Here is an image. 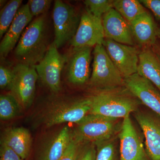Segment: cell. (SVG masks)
<instances>
[{
    "label": "cell",
    "mask_w": 160,
    "mask_h": 160,
    "mask_svg": "<svg viewBox=\"0 0 160 160\" xmlns=\"http://www.w3.org/2000/svg\"><path fill=\"white\" fill-rule=\"evenodd\" d=\"M48 45L46 14L36 18L23 31L14 49L19 63L34 66L46 54Z\"/></svg>",
    "instance_id": "1"
},
{
    "label": "cell",
    "mask_w": 160,
    "mask_h": 160,
    "mask_svg": "<svg viewBox=\"0 0 160 160\" xmlns=\"http://www.w3.org/2000/svg\"><path fill=\"white\" fill-rule=\"evenodd\" d=\"M90 97L91 110L89 114L100 115L113 118H124L137 111L140 101L122 87L101 90Z\"/></svg>",
    "instance_id": "2"
},
{
    "label": "cell",
    "mask_w": 160,
    "mask_h": 160,
    "mask_svg": "<svg viewBox=\"0 0 160 160\" xmlns=\"http://www.w3.org/2000/svg\"><path fill=\"white\" fill-rule=\"evenodd\" d=\"M90 85L100 90L124 86V78L115 66L102 44L94 46Z\"/></svg>",
    "instance_id": "3"
},
{
    "label": "cell",
    "mask_w": 160,
    "mask_h": 160,
    "mask_svg": "<svg viewBox=\"0 0 160 160\" xmlns=\"http://www.w3.org/2000/svg\"><path fill=\"white\" fill-rule=\"evenodd\" d=\"M119 119L88 114L79 122L72 134L83 142H93L113 138L118 129Z\"/></svg>",
    "instance_id": "4"
},
{
    "label": "cell",
    "mask_w": 160,
    "mask_h": 160,
    "mask_svg": "<svg viewBox=\"0 0 160 160\" xmlns=\"http://www.w3.org/2000/svg\"><path fill=\"white\" fill-rule=\"evenodd\" d=\"M81 18L73 6L60 0L55 1L52 12L55 35L53 42L58 49L72 39L77 31Z\"/></svg>",
    "instance_id": "5"
},
{
    "label": "cell",
    "mask_w": 160,
    "mask_h": 160,
    "mask_svg": "<svg viewBox=\"0 0 160 160\" xmlns=\"http://www.w3.org/2000/svg\"><path fill=\"white\" fill-rule=\"evenodd\" d=\"M91 107L90 97L58 103L46 109L42 121L48 127L65 122L77 123L89 114Z\"/></svg>",
    "instance_id": "6"
},
{
    "label": "cell",
    "mask_w": 160,
    "mask_h": 160,
    "mask_svg": "<svg viewBox=\"0 0 160 160\" xmlns=\"http://www.w3.org/2000/svg\"><path fill=\"white\" fill-rule=\"evenodd\" d=\"M13 81L9 90L23 109L31 106L34 100L38 75L34 66L18 63L12 69Z\"/></svg>",
    "instance_id": "7"
},
{
    "label": "cell",
    "mask_w": 160,
    "mask_h": 160,
    "mask_svg": "<svg viewBox=\"0 0 160 160\" xmlns=\"http://www.w3.org/2000/svg\"><path fill=\"white\" fill-rule=\"evenodd\" d=\"M67 59L52 42L43 59L34 66L43 84L54 92L61 89V74Z\"/></svg>",
    "instance_id": "8"
},
{
    "label": "cell",
    "mask_w": 160,
    "mask_h": 160,
    "mask_svg": "<svg viewBox=\"0 0 160 160\" xmlns=\"http://www.w3.org/2000/svg\"><path fill=\"white\" fill-rule=\"evenodd\" d=\"M102 45L124 78L137 73L140 52L136 47L107 38Z\"/></svg>",
    "instance_id": "9"
},
{
    "label": "cell",
    "mask_w": 160,
    "mask_h": 160,
    "mask_svg": "<svg viewBox=\"0 0 160 160\" xmlns=\"http://www.w3.org/2000/svg\"><path fill=\"white\" fill-rule=\"evenodd\" d=\"M120 160H149L142 141L130 117L123 118L118 134Z\"/></svg>",
    "instance_id": "10"
},
{
    "label": "cell",
    "mask_w": 160,
    "mask_h": 160,
    "mask_svg": "<svg viewBox=\"0 0 160 160\" xmlns=\"http://www.w3.org/2000/svg\"><path fill=\"white\" fill-rule=\"evenodd\" d=\"M105 38L102 18L86 11L81 16L77 31L70 42L73 48H92L102 44Z\"/></svg>",
    "instance_id": "11"
},
{
    "label": "cell",
    "mask_w": 160,
    "mask_h": 160,
    "mask_svg": "<svg viewBox=\"0 0 160 160\" xmlns=\"http://www.w3.org/2000/svg\"><path fill=\"white\" fill-rule=\"evenodd\" d=\"M124 86L160 118V92L151 82L137 73L124 78Z\"/></svg>",
    "instance_id": "12"
},
{
    "label": "cell",
    "mask_w": 160,
    "mask_h": 160,
    "mask_svg": "<svg viewBox=\"0 0 160 160\" xmlns=\"http://www.w3.org/2000/svg\"><path fill=\"white\" fill-rule=\"evenodd\" d=\"M135 112V118L145 136L148 156L151 160H160V118L147 112Z\"/></svg>",
    "instance_id": "13"
},
{
    "label": "cell",
    "mask_w": 160,
    "mask_h": 160,
    "mask_svg": "<svg viewBox=\"0 0 160 160\" xmlns=\"http://www.w3.org/2000/svg\"><path fill=\"white\" fill-rule=\"evenodd\" d=\"M102 19L105 38L133 46L134 37L130 24L115 9L112 8Z\"/></svg>",
    "instance_id": "14"
},
{
    "label": "cell",
    "mask_w": 160,
    "mask_h": 160,
    "mask_svg": "<svg viewBox=\"0 0 160 160\" xmlns=\"http://www.w3.org/2000/svg\"><path fill=\"white\" fill-rule=\"evenodd\" d=\"M92 47L73 48L67 66V78L70 83L82 85L90 76Z\"/></svg>",
    "instance_id": "15"
},
{
    "label": "cell",
    "mask_w": 160,
    "mask_h": 160,
    "mask_svg": "<svg viewBox=\"0 0 160 160\" xmlns=\"http://www.w3.org/2000/svg\"><path fill=\"white\" fill-rule=\"evenodd\" d=\"M32 17L27 3L20 7L0 43V55L2 57H6L14 49Z\"/></svg>",
    "instance_id": "16"
},
{
    "label": "cell",
    "mask_w": 160,
    "mask_h": 160,
    "mask_svg": "<svg viewBox=\"0 0 160 160\" xmlns=\"http://www.w3.org/2000/svg\"><path fill=\"white\" fill-rule=\"evenodd\" d=\"M129 24L134 38L140 45L152 47L156 44L158 28L148 11L140 14Z\"/></svg>",
    "instance_id": "17"
},
{
    "label": "cell",
    "mask_w": 160,
    "mask_h": 160,
    "mask_svg": "<svg viewBox=\"0 0 160 160\" xmlns=\"http://www.w3.org/2000/svg\"><path fill=\"white\" fill-rule=\"evenodd\" d=\"M137 73L149 80L160 92V56L152 47H145L140 52Z\"/></svg>",
    "instance_id": "18"
},
{
    "label": "cell",
    "mask_w": 160,
    "mask_h": 160,
    "mask_svg": "<svg viewBox=\"0 0 160 160\" xmlns=\"http://www.w3.org/2000/svg\"><path fill=\"white\" fill-rule=\"evenodd\" d=\"M1 144L11 148L20 157L25 160L30 154L32 144L31 134L28 129L22 127L8 129L3 133Z\"/></svg>",
    "instance_id": "19"
},
{
    "label": "cell",
    "mask_w": 160,
    "mask_h": 160,
    "mask_svg": "<svg viewBox=\"0 0 160 160\" xmlns=\"http://www.w3.org/2000/svg\"><path fill=\"white\" fill-rule=\"evenodd\" d=\"M72 131L66 126L49 140L41 152L38 160H59L71 140Z\"/></svg>",
    "instance_id": "20"
},
{
    "label": "cell",
    "mask_w": 160,
    "mask_h": 160,
    "mask_svg": "<svg viewBox=\"0 0 160 160\" xmlns=\"http://www.w3.org/2000/svg\"><path fill=\"white\" fill-rule=\"evenodd\" d=\"M113 8L129 23L140 14L147 11L138 0L113 1Z\"/></svg>",
    "instance_id": "21"
},
{
    "label": "cell",
    "mask_w": 160,
    "mask_h": 160,
    "mask_svg": "<svg viewBox=\"0 0 160 160\" xmlns=\"http://www.w3.org/2000/svg\"><path fill=\"white\" fill-rule=\"evenodd\" d=\"M22 2V0H11L1 9L0 12V38L8 31L18 10Z\"/></svg>",
    "instance_id": "22"
},
{
    "label": "cell",
    "mask_w": 160,
    "mask_h": 160,
    "mask_svg": "<svg viewBox=\"0 0 160 160\" xmlns=\"http://www.w3.org/2000/svg\"><path fill=\"white\" fill-rule=\"evenodd\" d=\"M23 108L18 100L11 94L1 95L0 97V118L9 120L20 114Z\"/></svg>",
    "instance_id": "23"
},
{
    "label": "cell",
    "mask_w": 160,
    "mask_h": 160,
    "mask_svg": "<svg viewBox=\"0 0 160 160\" xmlns=\"http://www.w3.org/2000/svg\"><path fill=\"white\" fill-rule=\"evenodd\" d=\"M94 143L96 148V160H116V145L113 138Z\"/></svg>",
    "instance_id": "24"
},
{
    "label": "cell",
    "mask_w": 160,
    "mask_h": 160,
    "mask_svg": "<svg viewBox=\"0 0 160 160\" xmlns=\"http://www.w3.org/2000/svg\"><path fill=\"white\" fill-rule=\"evenodd\" d=\"M86 11L97 17L102 18L106 12L113 8L112 0H86Z\"/></svg>",
    "instance_id": "25"
},
{
    "label": "cell",
    "mask_w": 160,
    "mask_h": 160,
    "mask_svg": "<svg viewBox=\"0 0 160 160\" xmlns=\"http://www.w3.org/2000/svg\"><path fill=\"white\" fill-rule=\"evenodd\" d=\"M83 143L75 137L72 131L71 138L69 146L59 160H76L80 148Z\"/></svg>",
    "instance_id": "26"
},
{
    "label": "cell",
    "mask_w": 160,
    "mask_h": 160,
    "mask_svg": "<svg viewBox=\"0 0 160 160\" xmlns=\"http://www.w3.org/2000/svg\"><path fill=\"white\" fill-rule=\"evenodd\" d=\"M52 1L50 0H29L27 4L32 17H39L46 14Z\"/></svg>",
    "instance_id": "27"
},
{
    "label": "cell",
    "mask_w": 160,
    "mask_h": 160,
    "mask_svg": "<svg viewBox=\"0 0 160 160\" xmlns=\"http://www.w3.org/2000/svg\"><path fill=\"white\" fill-rule=\"evenodd\" d=\"M96 148L93 142H84L80 148L76 160H96Z\"/></svg>",
    "instance_id": "28"
},
{
    "label": "cell",
    "mask_w": 160,
    "mask_h": 160,
    "mask_svg": "<svg viewBox=\"0 0 160 160\" xmlns=\"http://www.w3.org/2000/svg\"><path fill=\"white\" fill-rule=\"evenodd\" d=\"M13 74L12 70L4 66H0V87L2 89H10L12 81Z\"/></svg>",
    "instance_id": "29"
},
{
    "label": "cell",
    "mask_w": 160,
    "mask_h": 160,
    "mask_svg": "<svg viewBox=\"0 0 160 160\" xmlns=\"http://www.w3.org/2000/svg\"><path fill=\"white\" fill-rule=\"evenodd\" d=\"M0 160H24L11 148L1 144Z\"/></svg>",
    "instance_id": "30"
},
{
    "label": "cell",
    "mask_w": 160,
    "mask_h": 160,
    "mask_svg": "<svg viewBox=\"0 0 160 160\" xmlns=\"http://www.w3.org/2000/svg\"><path fill=\"white\" fill-rule=\"evenodd\" d=\"M144 7L150 9L158 20H160V0H140Z\"/></svg>",
    "instance_id": "31"
},
{
    "label": "cell",
    "mask_w": 160,
    "mask_h": 160,
    "mask_svg": "<svg viewBox=\"0 0 160 160\" xmlns=\"http://www.w3.org/2000/svg\"><path fill=\"white\" fill-rule=\"evenodd\" d=\"M152 48L154 49L155 51L160 56V45L156 44L154 46H152Z\"/></svg>",
    "instance_id": "32"
},
{
    "label": "cell",
    "mask_w": 160,
    "mask_h": 160,
    "mask_svg": "<svg viewBox=\"0 0 160 160\" xmlns=\"http://www.w3.org/2000/svg\"><path fill=\"white\" fill-rule=\"evenodd\" d=\"M157 37L158 38H160V28H158L157 30Z\"/></svg>",
    "instance_id": "33"
}]
</instances>
